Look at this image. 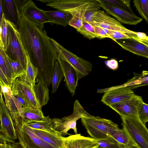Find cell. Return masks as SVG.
<instances>
[{"label": "cell", "mask_w": 148, "mask_h": 148, "mask_svg": "<svg viewBox=\"0 0 148 148\" xmlns=\"http://www.w3.org/2000/svg\"><path fill=\"white\" fill-rule=\"evenodd\" d=\"M17 27L25 53L31 63L37 69L36 82H42L48 87L51 83L57 60L56 49L44 27L21 16L19 18Z\"/></svg>", "instance_id": "obj_1"}, {"label": "cell", "mask_w": 148, "mask_h": 148, "mask_svg": "<svg viewBox=\"0 0 148 148\" xmlns=\"http://www.w3.org/2000/svg\"><path fill=\"white\" fill-rule=\"evenodd\" d=\"M47 6L71 14L91 24L96 12L100 10L98 0H45Z\"/></svg>", "instance_id": "obj_2"}, {"label": "cell", "mask_w": 148, "mask_h": 148, "mask_svg": "<svg viewBox=\"0 0 148 148\" xmlns=\"http://www.w3.org/2000/svg\"><path fill=\"white\" fill-rule=\"evenodd\" d=\"M19 144L22 148H55L36 135L25 124L21 116L12 118Z\"/></svg>", "instance_id": "obj_3"}, {"label": "cell", "mask_w": 148, "mask_h": 148, "mask_svg": "<svg viewBox=\"0 0 148 148\" xmlns=\"http://www.w3.org/2000/svg\"><path fill=\"white\" fill-rule=\"evenodd\" d=\"M123 129L139 148H148V130L138 116H120Z\"/></svg>", "instance_id": "obj_4"}, {"label": "cell", "mask_w": 148, "mask_h": 148, "mask_svg": "<svg viewBox=\"0 0 148 148\" xmlns=\"http://www.w3.org/2000/svg\"><path fill=\"white\" fill-rule=\"evenodd\" d=\"M50 40L56 49L57 53V59L68 62L74 69L78 80L88 75L92 69L91 63L77 56L60 45L54 39Z\"/></svg>", "instance_id": "obj_5"}, {"label": "cell", "mask_w": 148, "mask_h": 148, "mask_svg": "<svg viewBox=\"0 0 148 148\" xmlns=\"http://www.w3.org/2000/svg\"><path fill=\"white\" fill-rule=\"evenodd\" d=\"M81 119L88 133L96 140L110 136V133L119 128L118 125L111 120L98 116Z\"/></svg>", "instance_id": "obj_6"}, {"label": "cell", "mask_w": 148, "mask_h": 148, "mask_svg": "<svg viewBox=\"0 0 148 148\" xmlns=\"http://www.w3.org/2000/svg\"><path fill=\"white\" fill-rule=\"evenodd\" d=\"M9 42L5 52L11 59L19 62L25 70L27 64V54L23 46L17 26L6 19Z\"/></svg>", "instance_id": "obj_7"}, {"label": "cell", "mask_w": 148, "mask_h": 148, "mask_svg": "<svg viewBox=\"0 0 148 148\" xmlns=\"http://www.w3.org/2000/svg\"><path fill=\"white\" fill-rule=\"evenodd\" d=\"M92 115L86 111L77 100L74 104L73 111L69 116L61 119L54 118L52 119L54 129L62 136L69 134L68 131L72 129L75 134H77L76 121L83 117H91Z\"/></svg>", "instance_id": "obj_8"}, {"label": "cell", "mask_w": 148, "mask_h": 148, "mask_svg": "<svg viewBox=\"0 0 148 148\" xmlns=\"http://www.w3.org/2000/svg\"><path fill=\"white\" fill-rule=\"evenodd\" d=\"M19 18L23 16L40 26L49 23L44 10L38 8L32 0H15Z\"/></svg>", "instance_id": "obj_9"}, {"label": "cell", "mask_w": 148, "mask_h": 148, "mask_svg": "<svg viewBox=\"0 0 148 148\" xmlns=\"http://www.w3.org/2000/svg\"><path fill=\"white\" fill-rule=\"evenodd\" d=\"M93 26L108 30L125 33L131 37H136L135 32L128 29L115 18L109 16L103 10H100L95 14L92 18Z\"/></svg>", "instance_id": "obj_10"}, {"label": "cell", "mask_w": 148, "mask_h": 148, "mask_svg": "<svg viewBox=\"0 0 148 148\" xmlns=\"http://www.w3.org/2000/svg\"><path fill=\"white\" fill-rule=\"evenodd\" d=\"M101 7L108 14L114 17L117 20L123 23L136 25L141 22L143 19L136 16L134 12L116 7L98 0Z\"/></svg>", "instance_id": "obj_11"}, {"label": "cell", "mask_w": 148, "mask_h": 148, "mask_svg": "<svg viewBox=\"0 0 148 148\" xmlns=\"http://www.w3.org/2000/svg\"><path fill=\"white\" fill-rule=\"evenodd\" d=\"M110 89H106L101 101L110 106L115 103L129 99L135 95L133 90L126 84L120 87H116Z\"/></svg>", "instance_id": "obj_12"}, {"label": "cell", "mask_w": 148, "mask_h": 148, "mask_svg": "<svg viewBox=\"0 0 148 148\" xmlns=\"http://www.w3.org/2000/svg\"><path fill=\"white\" fill-rule=\"evenodd\" d=\"M141 96L135 94L131 99L114 103L110 106L120 116H138L137 110L141 102L143 101Z\"/></svg>", "instance_id": "obj_13"}, {"label": "cell", "mask_w": 148, "mask_h": 148, "mask_svg": "<svg viewBox=\"0 0 148 148\" xmlns=\"http://www.w3.org/2000/svg\"><path fill=\"white\" fill-rule=\"evenodd\" d=\"M0 129L9 138L14 141L17 138L14 124L3 98L0 102Z\"/></svg>", "instance_id": "obj_14"}, {"label": "cell", "mask_w": 148, "mask_h": 148, "mask_svg": "<svg viewBox=\"0 0 148 148\" xmlns=\"http://www.w3.org/2000/svg\"><path fill=\"white\" fill-rule=\"evenodd\" d=\"M114 41L124 49L138 56L148 58V42L139 40L136 37Z\"/></svg>", "instance_id": "obj_15"}, {"label": "cell", "mask_w": 148, "mask_h": 148, "mask_svg": "<svg viewBox=\"0 0 148 148\" xmlns=\"http://www.w3.org/2000/svg\"><path fill=\"white\" fill-rule=\"evenodd\" d=\"M11 91L12 93L17 94L22 97L25 100L29 107L41 108L34 97L31 86L19 78H16L13 82Z\"/></svg>", "instance_id": "obj_16"}, {"label": "cell", "mask_w": 148, "mask_h": 148, "mask_svg": "<svg viewBox=\"0 0 148 148\" xmlns=\"http://www.w3.org/2000/svg\"><path fill=\"white\" fill-rule=\"evenodd\" d=\"M64 142L65 148H97L99 146L95 139L80 134L64 137Z\"/></svg>", "instance_id": "obj_17"}, {"label": "cell", "mask_w": 148, "mask_h": 148, "mask_svg": "<svg viewBox=\"0 0 148 148\" xmlns=\"http://www.w3.org/2000/svg\"><path fill=\"white\" fill-rule=\"evenodd\" d=\"M64 74L66 86L72 96H74L78 80L76 71L69 63L61 59H57Z\"/></svg>", "instance_id": "obj_18"}, {"label": "cell", "mask_w": 148, "mask_h": 148, "mask_svg": "<svg viewBox=\"0 0 148 148\" xmlns=\"http://www.w3.org/2000/svg\"><path fill=\"white\" fill-rule=\"evenodd\" d=\"M20 115L24 123L47 121L51 119L49 116H45L44 115L41 108H23Z\"/></svg>", "instance_id": "obj_19"}, {"label": "cell", "mask_w": 148, "mask_h": 148, "mask_svg": "<svg viewBox=\"0 0 148 148\" xmlns=\"http://www.w3.org/2000/svg\"><path fill=\"white\" fill-rule=\"evenodd\" d=\"M44 12L48 18L50 23L59 25L64 27L68 25L73 17L71 14L59 10H44Z\"/></svg>", "instance_id": "obj_20"}, {"label": "cell", "mask_w": 148, "mask_h": 148, "mask_svg": "<svg viewBox=\"0 0 148 148\" xmlns=\"http://www.w3.org/2000/svg\"><path fill=\"white\" fill-rule=\"evenodd\" d=\"M32 129L34 132L42 140L55 148L65 147L64 137L58 136L43 130Z\"/></svg>", "instance_id": "obj_21"}, {"label": "cell", "mask_w": 148, "mask_h": 148, "mask_svg": "<svg viewBox=\"0 0 148 148\" xmlns=\"http://www.w3.org/2000/svg\"><path fill=\"white\" fill-rule=\"evenodd\" d=\"M3 13L6 19L16 25L17 27L19 17L15 0H2Z\"/></svg>", "instance_id": "obj_22"}, {"label": "cell", "mask_w": 148, "mask_h": 148, "mask_svg": "<svg viewBox=\"0 0 148 148\" xmlns=\"http://www.w3.org/2000/svg\"><path fill=\"white\" fill-rule=\"evenodd\" d=\"M37 82L32 90L37 102L41 108L47 103L49 99V90L42 82L39 81Z\"/></svg>", "instance_id": "obj_23"}, {"label": "cell", "mask_w": 148, "mask_h": 148, "mask_svg": "<svg viewBox=\"0 0 148 148\" xmlns=\"http://www.w3.org/2000/svg\"><path fill=\"white\" fill-rule=\"evenodd\" d=\"M0 67L7 78L11 88L15 79L14 73L9 62L8 56L0 45Z\"/></svg>", "instance_id": "obj_24"}, {"label": "cell", "mask_w": 148, "mask_h": 148, "mask_svg": "<svg viewBox=\"0 0 148 148\" xmlns=\"http://www.w3.org/2000/svg\"><path fill=\"white\" fill-rule=\"evenodd\" d=\"M38 74L37 69L31 62L27 55V64L24 73L19 78L28 84L32 89L35 85L36 80Z\"/></svg>", "instance_id": "obj_25"}, {"label": "cell", "mask_w": 148, "mask_h": 148, "mask_svg": "<svg viewBox=\"0 0 148 148\" xmlns=\"http://www.w3.org/2000/svg\"><path fill=\"white\" fill-rule=\"evenodd\" d=\"M109 135L113 138L124 148H129L132 147L139 148L123 129H120L119 128L114 130L110 133Z\"/></svg>", "instance_id": "obj_26"}, {"label": "cell", "mask_w": 148, "mask_h": 148, "mask_svg": "<svg viewBox=\"0 0 148 148\" xmlns=\"http://www.w3.org/2000/svg\"><path fill=\"white\" fill-rule=\"evenodd\" d=\"M23 123L32 129L43 130L59 136H62L60 133L54 129L52 119L47 121Z\"/></svg>", "instance_id": "obj_27"}, {"label": "cell", "mask_w": 148, "mask_h": 148, "mask_svg": "<svg viewBox=\"0 0 148 148\" xmlns=\"http://www.w3.org/2000/svg\"><path fill=\"white\" fill-rule=\"evenodd\" d=\"M64 77L61 66L57 60L55 62L51 79L52 93L56 91Z\"/></svg>", "instance_id": "obj_28"}, {"label": "cell", "mask_w": 148, "mask_h": 148, "mask_svg": "<svg viewBox=\"0 0 148 148\" xmlns=\"http://www.w3.org/2000/svg\"><path fill=\"white\" fill-rule=\"evenodd\" d=\"M1 28V33L0 36V45L5 51H6L8 45L9 39L7 23L4 13L0 23Z\"/></svg>", "instance_id": "obj_29"}, {"label": "cell", "mask_w": 148, "mask_h": 148, "mask_svg": "<svg viewBox=\"0 0 148 148\" xmlns=\"http://www.w3.org/2000/svg\"><path fill=\"white\" fill-rule=\"evenodd\" d=\"M76 30L84 37L89 40L96 38L94 27L89 22L83 21L82 27Z\"/></svg>", "instance_id": "obj_30"}, {"label": "cell", "mask_w": 148, "mask_h": 148, "mask_svg": "<svg viewBox=\"0 0 148 148\" xmlns=\"http://www.w3.org/2000/svg\"><path fill=\"white\" fill-rule=\"evenodd\" d=\"M134 5L139 14L146 21L148 22V1L134 0Z\"/></svg>", "instance_id": "obj_31"}, {"label": "cell", "mask_w": 148, "mask_h": 148, "mask_svg": "<svg viewBox=\"0 0 148 148\" xmlns=\"http://www.w3.org/2000/svg\"><path fill=\"white\" fill-rule=\"evenodd\" d=\"M99 146L98 147L104 148H124L111 136L96 140Z\"/></svg>", "instance_id": "obj_32"}, {"label": "cell", "mask_w": 148, "mask_h": 148, "mask_svg": "<svg viewBox=\"0 0 148 148\" xmlns=\"http://www.w3.org/2000/svg\"><path fill=\"white\" fill-rule=\"evenodd\" d=\"M103 2L128 11L134 12L131 8L129 0H102Z\"/></svg>", "instance_id": "obj_33"}, {"label": "cell", "mask_w": 148, "mask_h": 148, "mask_svg": "<svg viewBox=\"0 0 148 148\" xmlns=\"http://www.w3.org/2000/svg\"><path fill=\"white\" fill-rule=\"evenodd\" d=\"M137 116L141 121L145 125L148 121V105L144 101L139 104L137 110Z\"/></svg>", "instance_id": "obj_34"}, {"label": "cell", "mask_w": 148, "mask_h": 148, "mask_svg": "<svg viewBox=\"0 0 148 148\" xmlns=\"http://www.w3.org/2000/svg\"><path fill=\"white\" fill-rule=\"evenodd\" d=\"M8 58L14 71L16 79L22 75L24 73L25 70L19 62L11 59L8 56Z\"/></svg>", "instance_id": "obj_35"}, {"label": "cell", "mask_w": 148, "mask_h": 148, "mask_svg": "<svg viewBox=\"0 0 148 148\" xmlns=\"http://www.w3.org/2000/svg\"><path fill=\"white\" fill-rule=\"evenodd\" d=\"M131 37L127 34L122 32L114 31L112 34L109 35L108 38L115 40H116L127 38Z\"/></svg>", "instance_id": "obj_36"}, {"label": "cell", "mask_w": 148, "mask_h": 148, "mask_svg": "<svg viewBox=\"0 0 148 148\" xmlns=\"http://www.w3.org/2000/svg\"><path fill=\"white\" fill-rule=\"evenodd\" d=\"M83 21L79 18L73 16L68 25L73 27L76 29H79L82 26Z\"/></svg>", "instance_id": "obj_37"}, {"label": "cell", "mask_w": 148, "mask_h": 148, "mask_svg": "<svg viewBox=\"0 0 148 148\" xmlns=\"http://www.w3.org/2000/svg\"><path fill=\"white\" fill-rule=\"evenodd\" d=\"M94 26L97 38L101 39L108 38L109 35L105 31L103 28L96 26Z\"/></svg>", "instance_id": "obj_38"}, {"label": "cell", "mask_w": 148, "mask_h": 148, "mask_svg": "<svg viewBox=\"0 0 148 148\" xmlns=\"http://www.w3.org/2000/svg\"><path fill=\"white\" fill-rule=\"evenodd\" d=\"M105 63L107 67L113 70H116L118 68V62L114 59L105 61Z\"/></svg>", "instance_id": "obj_39"}, {"label": "cell", "mask_w": 148, "mask_h": 148, "mask_svg": "<svg viewBox=\"0 0 148 148\" xmlns=\"http://www.w3.org/2000/svg\"><path fill=\"white\" fill-rule=\"evenodd\" d=\"M0 85L1 87L4 86L11 87L9 82L0 67Z\"/></svg>", "instance_id": "obj_40"}, {"label": "cell", "mask_w": 148, "mask_h": 148, "mask_svg": "<svg viewBox=\"0 0 148 148\" xmlns=\"http://www.w3.org/2000/svg\"><path fill=\"white\" fill-rule=\"evenodd\" d=\"M14 97L23 108L29 107L25 100L21 96L16 93H12Z\"/></svg>", "instance_id": "obj_41"}, {"label": "cell", "mask_w": 148, "mask_h": 148, "mask_svg": "<svg viewBox=\"0 0 148 148\" xmlns=\"http://www.w3.org/2000/svg\"><path fill=\"white\" fill-rule=\"evenodd\" d=\"M15 143V141L9 138L0 129V144L9 143Z\"/></svg>", "instance_id": "obj_42"}, {"label": "cell", "mask_w": 148, "mask_h": 148, "mask_svg": "<svg viewBox=\"0 0 148 148\" xmlns=\"http://www.w3.org/2000/svg\"><path fill=\"white\" fill-rule=\"evenodd\" d=\"M137 38L143 41L148 42V37L145 33L140 32H136Z\"/></svg>", "instance_id": "obj_43"}, {"label": "cell", "mask_w": 148, "mask_h": 148, "mask_svg": "<svg viewBox=\"0 0 148 148\" xmlns=\"http://www.w3.org/2000/svg\"><path fill=\"white\" fill-rule=\"evenodd\" d=\"M6 148H20L15 143H7Z\"/></svg>", "instance_id": "obj_44"}, {"label": "cell", "mask_w": 148, "mask_h": 148, "mask_svg": "<svg viewBox=\"0 0 148 148\" xmlns=\"http://www.w3.org/2000/svg\"><path fill=\"white\" fill-rule=\"evenodd\" d=\"M3 13V11L2 4V0H0V23L1 21Z\"/></svg>", "instance_id": "obj_45"}, {"label": "cell", "mask_w": 148, "mask_h": 148, "mask_svg": "<svg viewBox=\"0 0 148 148\" xmlns=\"http://www.w3.org/2000/svg\"><path fill=\"white\" fill-rule=\"evenodd\" d=\"M3 98V93L2 87L0 85V102L1 101Z\"/></svg>", "instance_id": "obj_46"}, {"label": "cell", "mask_w": 148, "mask_h": 148, "mask_svg": "<svg viewBox=\"0 0 148 148\" xmlns=\"http://www.w3.org/2000/svg\"><path fill=\"white\" fill-rule=\"evenodd\" d=\"M7 143L0 144V148H6V145Z\"/></svg>", "instance_id": "obj_47"}, {"label": "cell", "mask_w": 148, "mask_h": 148, "mask_svg": "<svg viewBox=\"0 0 148 148\" xmlns=\"http://www.w3.org/2000/svg\"><path fill=\"white\" fill-rule=\"evenodd\" d=\"M1 26L0 25V36L1 34Z\"/></svg>", "instance_id": "obj_48"}, {"label": "cell", "mask_w": 148, "mask_h": 148, "mask_svg": "<svg viewBox=\"0 0 148 148\" xmlns=\"http://www.w3.org/2000/svg\"><path fill=\"white\" fill-rule=\"evenodd\" d=\"M129 148H137L136 147H129Z\"/></svg>", "instance_id": "obj_49"}, {"label": "cell", "mask_w": 148, "mask_h": 148, "mask_svg": "<svg viewBox=\"0 0 148 148\" xmlns=\"http://www.w3.org/2000/svg\"><path fill=\"white\" fill-rule=\"evenodd\" d=\"M97 148H101V147H97Z\"/></svg>", "instance_id": "obj_50"}, {"label": "cell", "mask_w": 148, "mask_h": 148, "mask_svg": "<svg viewBox=\"0 0 148 148\" xmlns=\"http://www.w3.org/2000/svg\"></svg>", "instance_id": "obj_51"}]
</instances>
